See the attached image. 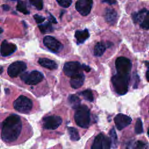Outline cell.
<instances>
[{"mask_svg":"<svg viewBox=\"0 0 149 149\" xmlns=\"http://www.w3.org/2000/svg\"><path fill=\"white\" fill-rule=\"evenodd\" d=\"M23 118L16 114L8 116L1 124V137L7 143L16 141L20 137L23 126Z\"/></svg>","mask_w":149,"mask_h":149,"instance_id":"obj_1","label":"cell"},{"mask_svg":"<svg viewBox=\"0 0 149 149\" xmlns=\"http://www.w3.org/2000/svg\"><path fill=\"white\" fill-rule=\"evenodd\" d=\"M129 75H123L116 73L111 78L115 91L119 95L125 94L128 90Z\"/></svg>","mask_w":149,"mask_h":149,"instance_id":"obj_2","label":"cell"},{"mask_svg":"<svg viewBox=\"0 0 149 149\" xmlns=\"http://www.w3.org/2000/svg\"><path fill=\"white\" fill-rule=\"evenodd\" d=\"M74 120L76 124L83 128H87L90 125V114L88 108L84 105H80L74 113Z\"/></svg>","mask_w":149,"mask_h":149,"instance_id":"obj_3","label":"cell"},{"mask_svg":"<svg viewBox=\"0 0 149 149\" xmlns=\"http://www.w3.org/2000/svg\"><path fill=\"white\" fill-rule=\"evenodd\" d=\"M33 106L32 100L25 95H20L13 102V107L17 111L22 113H29Z\"/></svg>","mask_w":149,"mask_h":149,"instance_id":"obj_4","label":"cell"},{"mask_svg":"<svg viewBox=\"0 0 149 149\" xmlns=\"http://www.w3.org/2000/svg\"><path fill=\"white\" fill-rule=\"evenodd\" d=\"M20 79L26 84L33 86L41 82L44 79V75L39 71L33 70L22 74Z\"/></svg>","mask_w":149,"mask_h":149,"instance_id":"obj_5","label":"cell"},{"mask_svg":"<svg viewBox=\"0 0 149 149\" xmlns=\"http://www.w3.org/2000/svg\"><path fill=\"white\" fill-rule=\"evenodd\" d=\"M132 19L134 23H137L144 30L149 29V10L143 9L137 12L132 13Z\"/></svg>","mask_w":149,"mask_h":149,"instance_id":"obj_6","label":"cell"},{"mask_svg":"<svg viewBox=\"0 0 149 149\" xmlns=\"http://www.w3.org/2000/svg\"><path fill=\"white\" fill-rule=\"evenodd\" d=\"M132 66L130 60L126 57L120 56L115 61V68L118 74L129 75Z\"/></svg>","mask_w":149,"mask_h":149,"instance_id":"obj_7","label":"cell"},{"mask_svg":"<svg viewBox=\"0 0 149 149\" xmlns=\"http://www.w3.org/2000/svg\"><path fill=\"white\" fill-rule=\"evenodd\" d=\"M111 139L102 133L98 134L94 139L91 149H110Z\"/></svg>","mask_w":149,"mask_h":149,"instance_id":"obj_8","label":"cell"},{"mask_svg":"<svg viewBox=\"0 0 149 149\" xmlns=\"http://www.w3.org/2000/svg\"><path fill=\"white\" fill-rule=\"evenodd\" d=\"M62 122V118L59 116H48L42 119V127L48 130H55L61 125Z\"/></svg>","mask_w":149,"mask_h":149,"instance_id":"obj_9","label":"cell"},{"mask_svg":"<svg viewBox=\"0 0 149 149\" xmlns=\"http://www.w3.org/2000/svg\"><path fill=\"white\" fill-rule=\"evenodd\" d=\"M43 43L49 51L54 53L59 52L63 48V45L52 36H45L43 39Z\"/></svg>","mask_w":149,"mask_h":149,"instance_id":"obj_10","label":"cell"},{"mask_svg":"<svg viewBox=\"0 0 149 149\" xmlns=\"http://www.w3.org/2000/svg\"><path fill=\"white\" fill-rule=\"evenodd\" d=\"M27 69L26 63L23 61H16L11 63L7 70L8 75L11 77H17Z\"/></svg>","mask_w":149,"mask_h":149,"instance_id":"obj_11","label":"cell"},{"mask_svg":"<svg viewBox=\"0 0 149 149\" xmlns=\"http://www.w3.org/2000/svg\"><path fill=\"white\" fill-rule=\"evenodd\" d=\"M82 69V65L76 61L68 62L65 63L63 68L64 73L69 77H72L77 73H80V71Z\"/></svg>","mask_w":149,"mask_h":149,"instance_id":"obj_12","label":"cell"},{"mask_svg":"<svg viewBox=\"0 0 149 149\" xmlns=\"http://www.w3.org/2000/svg\"><path fill=\"white\" fill-rule=\"evenodd\" d=\"M93 3V0H77L76 2L75 8L82 16H87L91 12Z\"/></svg>","mask_w":149,"mask_h":149,"instance_id":"obj_13","label":"cell"},{"mask_svg":"<svg viewBox=\"0 0 149 149\" xmlns=\"http://www.w3.org/2000/svg\"><path fill=\"white\" fill-rule=\"evenodd\" d=\"M114 122L117 129L120 130L130 124L132 119L126 115L119 113L115 117Z\"/></svg>","mask_w":149,"mask_h":149,"instance_id":"obj_14","label":"cell"},{"mask_svg":"<svg viewBox=\"0 0 149 149\" xmlns=\"http://www.w3.org/2000/svg\"><path fill=\"white\" fill-rule=\"evenodd\" d=\"M16 49L17 47L15 44L4 40L1 45L0 53L2 56H7L15 52Z\"/></svg>","mask_w":149,"mask_h":149,"instance_id":"obj_15","label":"cell"},{"mask_svg":"<svg viewBox=\"0 0 149 149\" xmlns=\"http://www.w3.org/2000/svg\"><path fill=\"white\" fill-rule=\"evenodd\" d=\"M84 76L83 73H77L71 77L70 80V84L73 88L77 89L80 88L84 83Z\"/></svg>","mask_w":149,"mask_h":149,"instance_id":"obj_16","label":"cell"},{"mask_svg":"<svg viewBox=\"0 0 149 149\" xmlns=\"http://www.w3.org/2000/svg\"><path fill=\"white\" fill-rule=\"evenodd\" d=\"M113 44L111 42H98L94 49V54L96 56H101L104 53L107 48H109L111 47Z\"/></svg>","mask_w":149,"mask_h":149,"instance_id":"obj_17","label":"cell"},{"mask_svg":"<svg viewBox=\"0 0 149 149\" xmlns=\"http://www.w3.org/2000/svg\"><path fill=\"white\" fill-rule=\"evenodd\" d=\"M105 19L106 22L111 24H114L118 20V13L113 9L107 8L105 12Z\"/></svg>","mask_w":149,"mask_h":149,"instance_id":"obj_18","label":"cell"},{"mask_svg":"<svg viewBox=\"0 0 149 149\" xmlns=\"http://www.w3.org/2000/svg\"><path fill=\"white\" fill-rule=\"evenodd\" d=\"M38 62L41 66L51 70L56 69L58 68V65L55 61L48 58H40L38 61Z\"/></svg>","mask_w":149,"mask_h":149,"instance_id":"obj_19","label":"cell"},{"mask_svg":"<svg viewBox=\"0 0 149 149\" xmlns=\"http://www.w3.org/2000/svg\"><path fill=\"white\" fill-rule=\"evenodd\" d=\"M89 32L86 29L83 30H77L74 34V37L78 44L83 43L89 37Z\"/></svg>","mask_w":149,"mask_h":149,"instance_id":"obj_20","label":"cell"},{"mask_svg":"<svg viewBox=\"0 0 149 149\" xmlns=\"http://www.w3.org/2000/svg\"><path fill=\"white\" fill-rule=\"evenodd\" d=\"M68 100L72 107L74 109H77L80 105V99L75 95H70L68 98Z\"/></svg>","mask_w":149,"mask_h":149,"instance_id":"obj_21","label":"cell"},{"mask_svg":"<svg viewBox=\"0 0 149 149\" xmlns=\"http://www.w3.org/2000/svg\"><path fill=\"white\" fill-rule=\"evenodd\" d=\"M38 28L40 31L43 34L51 33L54 30L51 22H48L45 24H40L38 26Z\"/></svg>","mask_w":149,"mask_h":149,"instance_id":"obj_22","label":"cell"},{"mask_svg":"<svg viewBox=\"0 0 149 149\" xmlns=\"http://www.w3.org/2000/svg\"><path fill=\"white\" fill-rule=\"evenodd\" d=\"M70 138L73 141H77L80 139V136L77 129L74 127H69L68 129Z\"/></svg>","mask_w":149,"mask_h":149,"instance_id":"obj_23","label":"cell"},{"mask_svg":"<svg viewBox=\"0 0 149 149\" xmlns=\"http://www.w3.org/2000/svg\"><path fill=\"white\" fill-rule=\"evenodd\" d=\"M16 9L19 11L20 12L24 14V15H27L30 13V12L27 10L26 8V3L22 1H19L17 3V5L16 6Z\"/></svg>","mask_w":149,"mask_h":149,"instance_id":"obj_24","label":"cell"},{"mask_svg":"<svg viewBox=\"0 0 149 149\" xmlns=\"http://www.w3.org/2000/svg\"><path fill=\"white\" fill-rule=\"evenodd\" d=\"M80 94L83 97V98L90 102H92L94 100L93 94L91 90L87 89L84 91H83L81 93H80Z\"/></svg>","mask_w":149,"mask_h":149,"instance_id":"obj_25","label":"cell"},{"mask_svg":"<svg viewBox=\"0 0 149 149\" xmlns=\"http://www.w3.org/2000/svg\"><path fill=\"white\" fill-rule=\"evenodd\" d=\"M109 135H110V137H111V144L112 145V146L113 147H116V145H117V141H118V139H117V136H116V132L114 129L113 127H112L111 130L109 131Z\"/></svg>","mask_w":149,"mask_h":149,"instance_id":"obj_26","label":"cell"},{"mask_svg":"<svg viewBox=\"0 0 149 149\" xmlns=\"http://www.w3.org/2000/svg\"><path fill=\"white\" fill-rule=\"evenodd\" d=\"M134 131L136 134H140L143 132V123L141 120L139 118L137 119L135 127H134Z\"/></svg>","mask_w":149,"mask_h":149,"instance_id":"obj_27","label":"cell"},{"mask_svg":"<svg viewBox=\"0 0 149 149\" xmlns=\"http://www.w3.org/2000/svg\"><path fill=\"white\" fill-rule=\"evenodd\" d=\"M30 3L33 5L37 9L41 10L43 8L42 0H29Z\"/></svg>","mask_w":149,"mask_h":149,"instance_id":"obj_28","label":"cell"},{"mask_svg":"<svg viewBox=\"0 0 149 149\" xmlns=\"http://www.w3.org/2000/svg\"><path fill=\"white\" fill-rule=\"evenodd\" d=\"M148 148V146L147 144L142 141H137L136 142L133 149H147Z\"/></svg>","mask_w":149,"mask_h":149,"instance_id":"obj_29","label":"cell"},{"mask_svg":"<svg viewBox=\"0 0 149 149\" xmlns=\"http://www.w3.org/2000/svg\"><path fill=\"white\" fill-rule=\"evenodd\" d=\"M58 4L63 8H68L72 3V0H56Z\"/></svg>","mask_w":149,"mask_h":149,"instance_id":"obj_30","label":"cell"},{"mask_svg":"<svg viewBox=\"0 0 149 149\" xmlns=\"http://www.w3.org/2000/svg\"><path fill=\"white\" fill-rule=\"evenodd\" d=\"M34 18L37 23H41L43 22L45 20V17H44L42 16H40L39 15H37V14L34 15Z\"/></svg>","mask_w":149,"mask_h":149,"instance_id":"obj_31","label":"cell"},{"mask_svg":"<svg viewBox=\"0 0 149 149\" xmlns=\"http://www.w3.org/2000/svg\"><path fill=\"white\" fill-rule=\"evenodd\" d=\"M101 1L109 5H113L116 3V0H101Z\"/></svg>","mask_w":149,"mask_h":149,"instance_id":"obj_32","label":"cell"},{"mask_svg":"<svg viewBox=\"0 0 149 149\" xmlns=\"http://www.w3.org/2000/svg\"><path fill=\"white\" fill-rule=\"evenodd\" d=\"M49 20L50 22H51V23H57V21L56 20L55 18L52 15H51V14L49 15Z\"/></svg>","mask_w":149,"mask_h":149,"instance_id":"obj_33","label":"cell"},{"mask_svg":"<svg viewBox=\"0 0 149 149\" xmlns=\"http://www.w3.org/2000/svg\"><path fill=\"white\" fill-rule=\"evenodd\" d=\"M82 69H83L86 72H89L90 70V68L86 65H82Z\"/></svg>","mask_w":149,"mask_h":149,"instance_id":"obj_34","label":"cell"},{"mask_svg":"<svg viewBox=\"0 0 149 149\" xmlns=\"http://www.w3.org/2000/svg\"><path fill=\"white\" fill-rule=\"evenodd\" d=\"M2 8H3V10H9L10 9V7L7 5H3L2 6Z\"/></svg>","mask_w":149,"mask_h":149,"instance_id":"obj_35","label":"cell"},{"mask_svg":"<svg viewBox=\"0 0 149 149\" xmlns=\"http://www.w3.org/2000/svg\"><path fill=\"white\" fill-rule=\"evenodd\" d=\"M146 79L148 81H149V67L148 68V69L146 72Z\"/></svg>","mask_w":149,"mask_h":149,"instance_id":"obj_36","label":"cell"},{"mask_svg":"<svg viewBox=\"0 0 149 149\" xmlns=\"http://www.w3.org/2000/svg\"><path fill=\"white\" fill-rule=\"evenodd\" d=\"M2 32H3V29H2L1 27H0V34H1Z\"/></svg>","mask_w":149,"mask_h":149,"instance_id":"obj_37","label":"cell"},{"mask_svg":"<svg viewBox=\"0 0 149 149\" xmlns=\"http://www.w3.org/2000/svg\"><path fill=\"white\" fill-rule=\"evenodd\" d=\"M148 135L149 136V127H148Z\"/></svg>","mask_w":149,"mask_h":149,"instance_id":"obj_38","label":"cell"},{"mask_svg":"<svg viewBox=\"0 0 149 149\" xmlns=\"http://www.w3.org/2000/svg\"><path fill=\"white\" fill-rule=\"evenodd\" d=\"M10 1H18V0H10Z\"/></svg>","mask_w":149,"mask_h":149,"instance_id":"obj_39","label":"cell"},{"mask_svg":"<svg viewBox=\"0 0 149 149\" xmlns=\"http://www.w3.org/2000/svg\"><path fill=\"white\" fill-rule=\"evenodd\" d=\"M148 113H149V111H148Z\"/></svg>","mask_w":149,"mask_h":149,"instance_id":"obj_40","label":"cell"}]
</instances>
